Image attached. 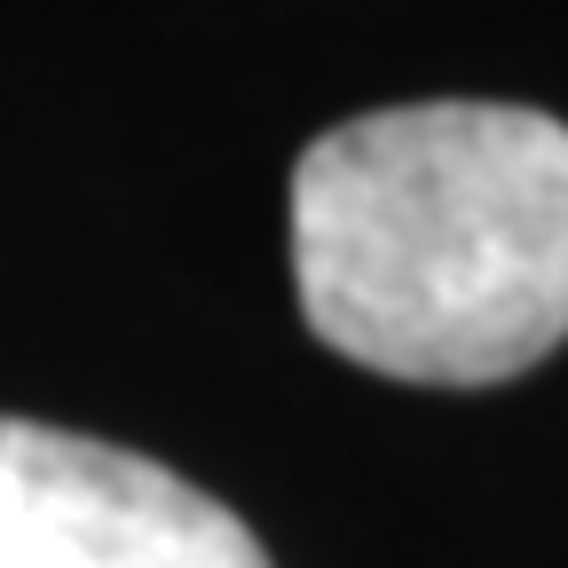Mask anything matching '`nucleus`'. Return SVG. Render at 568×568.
<instances>
[{
    "instance_id": "f257e3e1",
    "label": "nucleus",
    "mask_w": 568,
    "mask_h": 568,
    "mask_svg": "<svg viewBox=\"0 0 568 568\" xmlns=\"http://www.w3.org/2000/svg\"><path fill=\"white\" fill-rule=\"evenodd\" d=\"M308 332L410 387H497L568 339V126L529 103H395L293 166Z\"/></svg>"
},
{
    "instance_id": "f03ea898",
    "label": "nucleus",
    "mask_w": 568,
    "mask_h": 568,
    "mask_svg": "<svg viewBox=\"0 0 568 568\" xmlns=\"http://www.w3.org/2000/svg\"><path fill=\"white\" fill-rule=\"evenodd\" d=\"M0 568H268V552L174 466L0 418Z\"/></svg>"
}]
</instances>
